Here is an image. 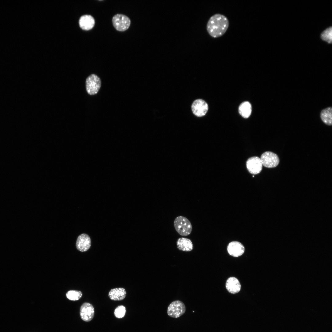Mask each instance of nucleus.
<instances>
[{
    "instance_id": "obj_5",
    "label": "nucleus",
    "mask_w": 332,
    "mask_h": 332,
    "mask_svg": "<svg viewBox=\"0 0 332 332\" xmlns=\"http://www.w3.org/2000/svg\"><path fill=\"white\" fill-rule=\"evenodd\" d=\"M185 310L186 307L184 304L180 301L176 300L169 305L167 314L171 317L177 318L183 314Z\"/></svg>"
},
{
    "instance_id": "obj_19",
    "label": "nucleus",
    "mask_w": 332,
    "mask_h": 332,
    "mask_svg": "<svg viewBox=\"0 0 332 332\" xmlns=\"http://www.w3.org/2000/svg\"><path fill=\"white\" fill-rule=\"evenodd\" d=\"M321 37L323 41L330 43L332 40V27H329L324 30L321 34Z\"/></svg>"
},
{
    "instance_id": "obj_9",
    "label": "nucleus",
    "mask_w": 332,
    "mask_h": 332,
    "mask_svg": "<svg viewBox=\"0 0 332 332\" xmlns=\"http://www.w3.org/2000/svg\"><path fill=\"white\" fill-rule=\"evenodd\" d=\"M80 313L82 320L87 322L90 321L94 317V308L90 303L85 302L80 307Z\"/></svg>"
},
{
    "instance_id": "obj_3",
    "label": "nucleus",
    "mask_w": 332,
    "mask_h": 332,
    "mask_svg": "<svg viewBox=\"0 0 332 332\" xmlns=\"http://www.w3.org/2000/svg\"><path fill=\"white\" fill-rule=\"evenodd\" d=\"M101 85L100 78L96 75L92 74L86 79V89L87 93L90 95H94L99 91Z\"/></svg>"
},
{
    "instance_id": "obj_13",
    "label": "nucleus",
    "mask_w": 332,
    "mask_h": 332,
    "mask_svg": "<svg viewBox=\"0 0 332 332\" xmlns=\"http://www.w3.org/2000/svg\"><path fill=\"white\" fill-rule=\"evenodd\" d=\"M226 287L228 291L234 294L238 293L241 289V285L238 280L234 277L228 279L226 283Z\"/></svg>"
},
{
    "instance_id": "obj_1",
    "label": "nucleus",
    "mask_w": 332,
    "mask_h": 332,
    "mask_svg": "<svg viewBox=\"0 0 332 332\" xmlns=\"http://www.w3.org/2000/svg\"><path fill=\"white\" fill-rule=\"evenodd\" d=\"M229 25L228 20L224 15L216 14L212 15L208 21L207 30L209 34L214 38L223 35L227 31Z\"/></svg>"
},
{
    "instance_id": "obj_18",
    "label": "nucleus",
    "mask_w": 332,
    "mask_h": 332,
    "mask_svg": "<svg viewBox=\"0 0 332 332\" xmlns=\"http://www.w3.org/2000/svg\"><path fill=\"white\" fill-rule=\"evenodd\" d=\"M82 293L80 291L70 290L66 294L67 298L72 301H76L80 299L82 296Z\"/></svg>"
},
{
    "instance_id": "obj_6",
    "label": "nucleus",
    "mask_w": 332,
    "mask_h": 332,
    "mask_svg": "<svg viewBox=\"0 0 332 332\" xmlns=\"http://www.w3.org/2000/svg\"><path fill=\"white\" fill-rule=\"evenodd\" d=\"M263 165L269 168L276 167L279 164V159L278 155L270 151L263 153L260 158Z\"/></svg>"
},
{
    "instance_id": "obj_4",
    "label": "nucleus",
    "mask_w": 332,
    "mask_h": 332,
    "mask_svg": "<svg viewBox=\"0 0 332 332\" xmlns=\"http://www.w3.org/2000/svg\"><path fill=\"white\" fill-rule=\"evenodd\" d=\"M112 22L115 29L120 31L127 30L130 26L131 21L127 16L122 14H117L113 18Z\"/></svg>"
},
{
    "instance_id": "obj_15",
    "label": "nucleus",
    "mask_w": 332,
    "mask_h": 332,
    "mask_svg": "<svg viewBox=\"0 0 332 332\" xmlns=\"http://www.w3.org/2000/svg\"><path fill=\"white\" fill-rule=\"evenodd\" d=\"M176 244L178 249L183 251H192L193 248L192 241L189 239L187 238H179L176 241Z\"/></svg>"
},
{
    "instance_id": "obj_7",
    "label": "nucleus",
    "mask_w": 332,
    "mask_h": 332,
    "mask_svg": "<svg viewBox=\"0 0 332 332\" xmlns=\"http://www.w3.org/2000/svg\"><path fill=\"white\" fill-rule=\"evenodd\" d=\"M246 166L250 173L255 175L261 172L262 169L263 165L260 158L255 156L250 157L247 160Z\"/></svg>"
},
{
    "instance_id": "obj_8",
    "label": "nucleus",
    "mask_w": 332,
    "mask_h": 332,
    "mask_svg": "<svg viewBox=\"0 0 332 332\" xmlns=\"http://www.w3.org/2000/svg\"><path fill=\"white\" fill-rule=\"evenodd\" d=\"M208 105L204 100L198 99L194 101L192 105V109L193 114L198 117L204 116L208 110Z\"/></svg>"
},
{
    "instance_id": "obj_2",
    "label": "nucleus",
    "mask_w": 332,
    "mask_h": 332,
    "mask_svg": "<svg viewBox=\"0 0 332 332\" xmlns=\"http://www.w3.org/2000/svg\"><path fill=\"white\" fill-rule=\"evenodd\" d=\"M174 226L177 232L181 235L186 236L190 234L192 226L189 220L183 216L176 217L174 221Z\"/></svg>"
},
{
    "instance_id": "obj_14",
    "label": "nucleus",
    "mask_w": 332,
    "mask_h": 332,
    "mask_svg": "<svg viewBox=\"0 0 332 332\" xmlns=\"http://www.w3.org/2000/svg\"><path fill=\"white\" fill-rule=\"evenodd\" d=\"M126 295L125 289L122 287L116 288L111 289L109 292V298L113 301H121L124 299Z\"/></svg>"
},
{
    "instance_id": "obj_11",
    "label": "nucleus",
    "mask_w": 332,
    "mask_h": 332,
    "mask_svg": "<svg viewBox=\"0 0 332 332\" xmlns=\"http://www.w3.org/2000/svg\"><path fill=\"white\" fill-rule=\"evenodd\" d=\"M227 251L231 255L238 257L242 255L244 253L245 248L240 243L236 241L230 242L227 247Z\"/></svg>"
},
{
    "instance_id": "obj_20",
    "label": "nucleus",
    "mask_w": 332,
    "mask_h": 332,
    "mask_svg": "<svg viewBox=\"0 0 332 332\" xmlns=\"http://www.w3.org/2000/svg\"><path fill=\"white\" fill-rule=\"evenodd\" d=\"M126 313L125 307L123 305L118 306L115 309L114 314L115 316L118 318H121L123 317Z\"/></svg>"
},
{
    "instance_id": "obj_10",
    "label": "nucleus",
    "mask_w": 332,
    "mask_h": 332,
    "mask_svg": "<svg viewBox=\"0 0 332 332\" xmlns=\"http://www.w3.org/2000/svg\"><path fill=\"white\" fill-rule=\"evenodd\" d=\"M91 245V240L89 235L85 233L80 235L77 237L76 244L77 249L81 252L88 250Z\"/></svg>"
},
{
    "instance_id": "obj_12",
    "label": "nucleus",
    "mask_w": 332,
    "mask_h": 332,
    "mask_svg": "<svg viewBox=\"0 0 332 332\" xmlns=\"http://www.w3.org/2000/svg\"><path fill=\"white\" fill-rule=\"evenodd\" d=\"M80 27L83 30H89L94 27L95 21L94 18L89 15H85L81 16L79 21Z\"/></svg>"
},
{
    "instance_id": "obj_17",
    "label": "nucleus",
    "mask_w": 332,
    "mask_h": 332,
    "mask_svg": "<svg viewBox=\"0 0 332 332\" xmlns=\"http://www.w3.org/2000/svg\"><path fill=\"white\" fill-rule=\"evenodd\" d=\"M252 111L251 106L248 101L242 103L239 108V112L240 115L244 118H247L250 116Z\"/></svg>"
},
{
    "instance_id": "obj_16",
    "label": "nucleus",
    "mask_w": 332,
    "mask_h": 332,
    "mask_svg": "<svg viewBox=\"0 0 332 332\" xmlns=\"http://www.w3.org/2000/svg\"><path fill=\"white\" fill-rule=\"evenodd\" d=\"M320 117L322 121L329 126L332 125V108L328 107L323 109L320 113Z\"/></svg>"
}]
</instances>
